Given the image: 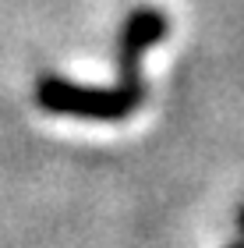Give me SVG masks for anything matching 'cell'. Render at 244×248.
Returning <instances> with one entry per match:
<instances>
[{"instance_id":"6da1fadb","label":"cell","mask_w":244,"mask_h":248,"mask_svg":"<svg viewBox=\"0 0 244 248\" xmlns=\"http://www.w3.org/2000/svg\"><path fill=\"white\" fill-rule=\"evenodd\" d=\"M36 99L43 110L64 117H88V121H124L142 107L145 89H88L68 78L46 75L36 85Z\"/></svg>"},{"instance_id":"7a4b0ae2","label":"cell","mask_w":244,"mask_h":248,"mask_svg":"<svg viewBox=\"0 0 244 248\" xmlns=\"http://www.w3.org/2000/svg\"><path fill=\"white\" fill-rule=\"evenodd\" d=\"M237 231H241V238H244V206H241V213H237Z\"/></svg>"},{"instance_id":"3957f363","label":"cell","mask_w":244,"mask_h":248,"mask_svg":"<svg viewBox=\"0 0 244 248\" xmlns=\"http://www.w3.org/2000/svg\"><path fill=\"white\" fill-rule=\"evenodd\" d=\"M230 248H244V238H237V241H234V245H230Z\"/></svg>"}]
</instances>
